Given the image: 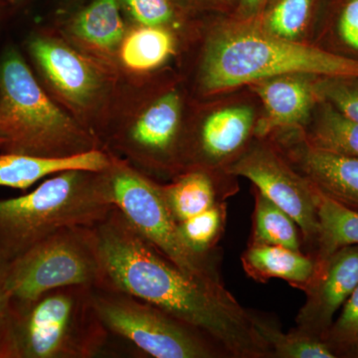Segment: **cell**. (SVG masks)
<instances>
[{"label": "cell", "instance_id": "cell-14", "mask_svg": "<svg viewBox=\"0 0 358 358\" xmlns=\"http://www.w3.org/2000/svg\"><path fill=\"white\" fill-rule=\"evenodd\" d=\"M255 127V114L248 106H230L207 115L197 138V152L204 164L218 166L236 159Z\"/></svg>", "mask_w": 358, "mask_h": 358}, {"label": "cell", "instance_id": "cell-23", "mask_svg": "<svg viewBox=\"0 0 358 358\" xmlns=\"http://www.w3.org/2000/svg\"><path fill=\"white\" fill-rule=\"evenodd\" d=\"M300 235L294 219L257 189L251 243L279 245L301 252Z\"/></svg>", "mask_w": 358, "mask_h": 358}, {"label": "cell", "instance_id": "cell-5", "mask_svg": "<svg viewBox=\"0 0 358 358\" xmlns=\"http://www.w3.org/2000/svg\"><path fill=\"white\" fill-rule=\"evenodd\" d=\"M96 141L45 94L20 54L0 66V150L10 154L68 157Z\"/></svg>", "mask_w": 358, "mask_h": 358}, {"label": "cell", "instance_id": "cell-25", "mask_svg": "<svg viewBox=\"0 0 358 358\" xmlns=\"http://www.w3.org/2000/svg\"><path fill=\"white\" fill-rule=\"evenodd\" d=\"M320 0H268L258 16L266 31L280 38L298 40L307 30Z\"/></svg>", "mask_w": 358, "mask_h": 358}, {"label": "cell", "instance_id": "cell-7", "mask_svg": "<svg viewBox=\"0 0 358 358\" xmlns=\"http://www.w3.org/2000/svg\"><path fill=\"white\" fill-rule=\"evenodd\" d=\"M94 307L110 333L155 358H218L225 353L203 334L131 294L93 288Z\"/></svg>", "mask_w": 358, "mask_h": 358}, {"label": "cell", "instance_id": "cell-26", "mask_svg": "<svg viewBox=\"0 0 358 358\" xmlns=\"http://www.w3.org/2000/svg\"><path fill=\"white\" fill-rule=\"evenodd\" d=\"M226 219L224 202L214 205L199 215L178 222V232L188 249L200 255H210L222 235Z\"/></svg>", "mask_w": 358, "mask_h": 358}, {"label": "cell", "instance_id": "cell-11", "mask_svg": "<svg viewBox=\"0 0 358 358\" xmlns=\"http://www.w3.org/2000/svg\"><path fill=\"white\" fill-rule=\"evenodd\" d=\"M30 52L52 88L75 109H86L100 95V69L67 44L39 36L30 42Z\"/></svg>", "mask_w": 358, "mask_h": 358}, {"label": "cell", "instance_id": "cell-21", "mask_svg": "<svg viewBox=\"0 0 358 358\" xmlns=\"http://www.w3.org/2000/svg\"><path fill=\"white\" fill-rule=\"evenodd\" d=\"M320 106L303 140L324 152L358 159V122L326 101L322 100Z\"/></svg>", "mask_w": 358, "mask_h": 358}, {"label": "cell", "instance_id": "cell-15", "mask_svg": "<svg viewBox=\"0 0 358 358\" xmlns=\"http://www.w3.org/2000/svg\"><path fill=\"white\" fill-rule=\"evenodd\" d=\"M113 157L99 148L68 157H39L24 154L0 155V186L26 189L52 174L69 171L101 173L112 166Z\"/></svg>", "mask_w": 358, "mask_h": 358}, {"label": "cell", "instance_id": "cell-2", "mask_svg": "<svg viewBox=\"0 0 358 358\" xmlns=\"http://www.w3.org/2000/svg\"><path fill=\"white\" fill-rule=\"evenodd\" d=\"M213 32L200 72L206 94L289 75L358 78V60L274 36L264 29L258 16L237 15L221 22Z\"/></svg>", "mask_w": 358, "mask_h": 358}, {"label": "cell", "instance_id": "cell-31", "mask_svg": "<svg viewBox=\"0 0 358 358\" xmlns=\"http://www.w3.org/2000/svg\"><path fill=\"white\" fill-rule=\"evenodd\" d=\"M10 261L6 257L0 255V320L6 315L10 307L11 294L7 287V277H8V267Z\"/></svg>", "mask_w": 358, "mask_h": 358}, {"label": "cell", "instance_id": "cell-12", "mask_svg": "<svg viewBox=\"0 0 358 358\" xmlns=\"http://www.w3.org/2000/svg\"><path fill=\"white\" fill-rule=\"evenodd\" d=\"M308 77L289 75L249 85L264 106V114L256 122L254 134L257 136L265 138L277 129L307 126L313 108L320 100L315 83Z\"/></svg>", "mask_w": 358, "mask_h": 358}, {"label": "cell", "instance_id": "cell-30", "mask_svg": "<svg viewBox=\"0 0 358 358\" xmlns=\"http://www.w3.org/2000/svg\"><path fill=\"white\" fill-rule=\"evenodd\" d=\"M338 30L341 40L358 51V0H341Z\"/></svg>", "mask_w": 358, "mask_h": 358}, {"label": "cell", "instance_id": "cell-16", "mask_svg": "<svg viewBox=\"0 0 358 358\" xmlns=\"http://www.w3.org/2000/svg\"><path fill=\"white\" fill-rule=\"evenodd\" d=\"M181 102L169 92L152 103L136 119L129 134L131 150L148 159L171 157L178 141Z\"/></svg>", "mask_w": 358, "mask_h": 358}, {"label": "cell", "instance_id": "cell-17", "mask_svg": "<svg viewBox=\"0 0 358 358\" xmlns=\"http://www.w3.org/2000/svg\"><path fill=\"white\" fill-rule=\"evenodd\" d=\"M242 265L257 282L275 278L303 292L317 275V263L312 256L279 245L250 243L242 255Z\"/></svg>", "mask_w": 358, "mask_h": 358}, {"label": "cell", "instance_id": "cell-27", "mask_svg": "<svg viewBox=\"0 0 358 358\" xmlns=\"http://www.w3.org/2000/svg\"><path fill=\"white\" fill-rule=\"evenodd\" d=\"M336 358H358V286L324 336Z\"/></svg>", "mask_w": 358, "mask_h": 358}, {"label": "cell", "instance_id": "cell-10", "mask_svg": "<svg viewBox=\"0 0 358 358\" xmlns=\"http://www.w3.org/2000/svg\"><path fill=\"white\" fill-rule=\"evenodd\" d=\"M358 286V245L336 250L327 258L305 293L307 301L296 317L294 329L324 339L334 315Z\"/></svg>", "mask_w": 358, "mask_h": 358}, {"label": "cell", "instance_id": "cell-33", "mask_svg": "<svg viewBox=\"0 0 358 358\" xmlns=\"http://www.w3.org/2000/svg\"><path fill=\"white\" fill-rule=\"evenodd\" d=\"M268 0H237V15L241 17H257L262 13Z\"/></svg>", "mask_w": 358, "mask_h": 358}, {"label": "cell", "instance_id": "cell-22", "mask_svg": "<svg viewBox=\"0 0 358 358\" xmlns=\"http://www.w3.org/2000/svg\"><path fill=\"white\" fill-rule=\"evenodd\" d=\"M174 52V39L169 28L140 26L122 42V63L136 72L160 67Z\"/></svg>", "mask_w": 358, "mask_h": 358}, {"label": "cell", "instance_id": "cell-6", "mask_svg": "<svg viewBox=\"0 0 358 358\" xmlns=\"http://www.w3.org/2000/svg\"><path fill=\"white\" fill-rule=\"evenodd\" d=\"M103 285L94 227L59 230L9 262L7 287L13 301L35 300L62 287Z\"/></svg>", "mask_w": 358, "mask_h": 358}, {"label": "cell", "instance_id": "cell-19", "mask_svg": "<svg viewBox=\"0 0 358 358\" xmlns=\"http://www.w3.org/2000/svg\"><path fill=\"white\" fill-rule=\"evenodd\" d=\"M317 200L320 230L313 258L317 263V275L336 250L358 245V212L338 204L317 189Z\"/></svg>", "mask_w": 358, "mask_h": 358}, {"label": "cell", "instance_id": "cell-18", "mask_svg": "<svg viewBox=\"0 0 358 358\" xmlns=\"http://www.w3.org/2000/svg\"><path fill=\"white\" fill-rule=\"evenodd\" d=\"M70 30L82 43L109 54L124 39V23L119 0H92L75 13Z\"/></svg>", "mask_w": 358, "mask_h": 358}, {"label": "cell", "instance_id": "cell-24", "mask_svg": "<svg viewBox=\"0 0 358 358\" xmlns=\"http://www.w3.org/2000/svg\"><path fill=\"white\" fill-rule=\"evenodd\" d=\"M257 331L267 343L271 357L278 358H336L324 339L308 336L293 329L282 333L274 322L252 312Z\"/></svg>", "mask_w": 358, "mask_h": 358}, {"label": "cell", "instance_id": "cell-9", "mask_svg": "<svg viewBox=\"0 0 358 358\" xmlns=\"http://www.w3.org/2000/svg\"><path fill=\"white\" fill-rule=\"evenodd\" d=\"M226 174L242 176L288 213L298 224L306 254L313 255L319 237L317 189L285 157L268 145H253L244 150L224 169Z\"/></svg>", "mask_w": 358, "mask_h": 358}, {"label": "cell", "instance_id": "cell-20", "mask_svg": "<svg viewBox=\"0 0 358 358\" xmlns=\"http://www.w3.org/2000/svg\"><path fill=\"white\" fill-rule=\"evenodd\" d=\"M160 192L178 222L199 215L219 203L213 178L203 169H192L167 185H159Z\"/></svg>", "mask_w": 358, "mask_h": 358}, {"label": "cell", "instance_id": "cell-28", "mask_svg": "<svg viewBox=\"0 0 358 358\" xmlns=\"http://www.w3.org/2000/svg\"><path fill=\"white\" fill-rule=\"evenodd\" d=\"M131 20L140 26L169 28L180 20L179 0H119Z\"/></svg>", "mask_w": 358, "mask_h": 358}, {"label": "cell", "instance_id": "cell-3", "mask_svg": "<svg viewBox=\"0 0 358 358\" xmlns=\"http://www.w3.org/2000/svg\"><path fill=\"white\" fill-rule=\"evenodd\" d=\"M115 207L110 169L57 173L28 194L0 200V255L11 261L59 230L95 227Z\"/></svg>", "mask_w": 358, "mask_h": 358}, {"label": "cell", "instance_id": "cell-1", "mask_svg": "<svg viewBox=\"0 0 358 358\" xmlns=\"http://www.w3.org/2000/svg\"><path fill=\"white\" fill-rule=\"evenodd\" d=\"M103 288L131 294L211 339L226 357L265 358L251 310L225 289L190 277L138 234L115 207L94 227Z\"/></svg>", "mask_w": 358, "mask_h": 358}, {"label": "cell", "instance_id": "cell-4", "mask_svg": "<svg viewBox=\"0 0 358 358\" xmlns=\"http://www.w3.org/2000/svg\"><path fill=\"white\" fill-rule=\"evenodd\" d=\"M92 287L50 289L35 300L11 301L3 317L6 358H91L110 331L94 307Z\"/></svg>", "mask_w": 358, "mask_h": 358}, {"label": "cell", "instance_id": "cell-29", "mask_svg": "<svg viewBox=\"0 0 358 358\" xmlns=\"http://www.w3.org/2000/svg\"><path fill=\"white\" fill-rule=\"evenodd\" d=\"M320 100L333 105L353 122H358V78L322 77L315 83Z\"/></svg>", "mask_w": 358, "mask_h": 358}, {"label": "cell", "instance_id": "cell-8", "mask_svg": "<svg viewBox=\"0 0 358 358\" xmlns=\"http://www.w3.org/2000/svg\"><path fill=\"white\" fill-rule=\"evenodd\" d=\"M110 178L115 206L138 234L185 274L211 284H222L214 259L194 253L183 243L178 222L159 185L115 159Z\"/></svg>", "mask_w": 358, "mask_h": 358}, {"label": "cell", "instance_id": "cell-35", "mask_svg": "<svg viewBox=\"0 0 358 358\" xmlns=\"http://www.w3.org/2000/svg\"><path fill=\"white\" fill-rule=\"evenodd\" d=\"M7 1L10 2V3H17V2H20V0H7Z\"/></svg>", "mask_w": 358, "mask_h": 358}, {"label": "cell", "instance_id": "cell-13", "mask_svg": "<svg viewBox=\"0 0 358 358\" xmlns=\"http://www.w3.org/2000/svg\"><path fill=\"white\" fill-rule=\"evenodd\" d=\"M291 166L322 194L358 212V159L324 152L303 138L285 145Z\"/></svg>", "mask_w": 358, "mask_h": 358}, {"label": "cell", "instance_id": "cell-32", "mask_svg": "<svg viewBox=\"0 0 358 358\" xmlns=\"http://www.w3.org/2000/svg\"><path fill=\"white\" fill-rule=\"evenodd\" d=\"M183 6L210 10L228 11L236 8L237 0H179Z\"/></svg>", "mask_w": 358, "mask_h": 358}, {"label": "cell", "instance_id": "cell-34", "mask_svg": "<svg viewBox=\"0 0 358 358\" xmlns=\"http://www.w3.org/2000/svg\"><path fill=\"white\" fill-rule=\"evenodd\" d=\"M0 358H6V341H4L3 317L0 320Z\"/></svg>", "mask_w": 358, "mask_h": 358}]
</instances>
